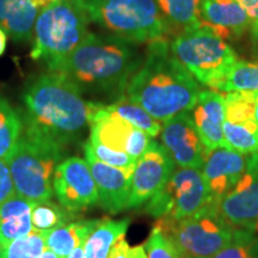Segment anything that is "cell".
<instances>
[{"mask_svg":"<svg viewBox=\"0 0 258 258\" xmlns=\"http://www.w3.org/2000/svg\"><path fill=\"white\" fill-rule=\"evenodd\" d=\"M24 134L62 148L77 143L90 125V104L62 74H42L23 93Z\"/></svg>","mask_w":258,"mask_h":258,"instance_id":"1","label":"cell"},{"mask_svg":"<svg viewBox=\"0 0 258 258\" xmlns=\"http://www.w3.org/2000/svg\"><path fill=\"white\" fill-rule=\"evenodd\" d=\"M127 97L159 122L189 112L200 89L163 38L150 42L146 57L129 80Z\"/></svg>","mask_w":258,"mask_h":258,"instance_id":"2","label":"cell"},{"mask_svg":"<svg viewBox=\"0 0 258 258\" xmlns=\"http://www.w3.org/2000/svg\"><path fill=\"white\" fill-rule=\"evenodd\" d=\"M132 44L90 32L76 49L47 66L50 72L72 80L82 91L121 93L143 63Z\"/></svg>","mask_w":258,"mask_h":258,"instance_id":"3","label":"cell"},{"mask_svg":"<svg viewBox=\"0 0 258 258\" xmlns=\"http://www.w3.org/2000/svg\"><path fill=\"white\" fill-rule=\"evenodd\" d=\"M89 22L85 0H54L38 14L31 59L49 63L66 56L88 37Z\"/></svg>","mask_w":258,"mask_h":258,"instance_id":"4","label":"cell"},{"mask_svg":"<svg viewBox=\"0 0 258 258\" xmlns=\"http://www.w3.org/2000/svg\"><path fill=\"white\" fill-rule=\"evenodd\" d=\"M90 21L131 43L164 37L167 21L157 0H85Z\"/></svg>","mask_w":258,"mask_h":258,"instance_id":"5","label":"cell"},{"mask_svg":"<svg viewBox=\"0 0 258 258\" xmlns=\"http://www.w3.org/2000/svg\"><path fill=\"white\" fill-rule=\"evenodd\" d=\"M156 225L183 258L211 257L231 243L237 233V230L222 219L217 202L213 201L190 217L179 220L158 219Z\"/></svg>","mask_w":258,"mask_h":258,"instance_id":"6","label":"cell"},{"mask_svg":"<svg viewBox=\"0 0 258 258\" xmlns=\"http://www.w3.org/2000/svg\"><path fill=\"white\" fill-rule=\"evenodd\" d=\"M63 152L55 145L22 134L8 160L17 195L34 202L51 200L54 173Z\"/></svg>","mask_w":258,"mask_h":258,"instance_id":"7","label":"cell"},{"mask_svg":"<svg viewBox=\"0 0 258 258\" xmlns=\"http://www.w3.org/2000/svg\"><path fill=\"white\" fill-rule=\"evenodd\" d=\"M177 57L196 82L213 88L237 62L234 50L207 28L183 31L170 43Z\"/></svg>","mask_w":258,"mask_h":258,"instance_id":"8","label":"cell"},{"mask_svg":"<svg viewBox=\"0 0 258 258\" xmlns=\"http://www.w3.org/2000/svg\"><path fill=\"white\" fill-rule=\"evenodd\" d=\"M209 201L201 170L178 167L147 202L145 212L157 219L179 220L200 211Z\"/></svg>","mask_w":258,"mask_h":258,"instance_id":"9","label":"cell"},{"mask_svg":"<svg viewBox=\"0 0 258 258\" xmlns=\"http://www.w3.org/2000/svg\"><path fill=\"white\" fill-rule=\"evenodd\" d=\"M90 139L105 147L129 154L139 159L151 144V137L112 114L105 105L92 103L89 115Z\"/></svg>","mask_w":258,"mask_h":258,"instance_id":"10","label":"cell"},{"mask_svg":"<svg viewBox=\"0 0 258 258\" xmlns=\"http://www.w3.org/2000/svg\"><path fill=\"white\" fill-rule=\"evenodd\" d=\"M222 219L234 230L258 234V156L250 154L239 182L217 203Z\"/></svg>","mask_w":258,"mask_h":258,"instance_id":"11","label":"cell"},{"mask_svg":"<svg viewBox=\"0 0 258 258\" xmlns=\"http://www.w3.org/2000/svg\"><path fill=\"white\" fill-rule=\"evenodd\" d=\"M53 189L60 205L73 214L98 203V191L88 161L79 157H70L57 165Z\"/></svg>","mask_w":258,"mask_h":258,"instance_id":"12","label":"cell"},{"mask_svg":"<svg viewBox=\"0 0 258 258\" xmlns=\"http://www.w3.org/2000/svg\"><path fill=\"white\" fill-rule=\"evenodd\" d=\"M175 166L163 145L151 141L150 146L135 164L128 208H138L150 201L165 185L176 170Z\"/></svg>","mask_w":258,"mask_h":258,"instance_id":"13","label":"cell"},{"mask_svg":"<svg viewBox=\"0 0 258 258\" xmlns=\"http://www.w3.org/2000/svg\"><path fill=\"white\" fill-rule=\"evenodd\" d=\"M160 133L163 146L176 166L202 169L207 152L190 112H183L164 122Z\"/></svg>","mask_w":258,"mask_h":258,"instance_id":"14","label":"cell"},{"mask_svg":"<svg viewBox=\"0 0 258 258\" xmlns=\"http://www.w3.org/2000/svg\"><path fill=\"white\" fill-rule=\"evenodd\" d=\"M249 156L230 147H218L206 156L201 172L209 198L219 202L227 195L246 171Z\"/></svg>","mask_w":258,"mask_h":258,"instance_id":"15","label":"cell"},{"mask_svg":"<svg viewBox=\"0 0 258 258\" xmlns=\"http://www.w3.org/2000/svg\"><path fill=\"white\" fill-rule=\"evenodd\" d=\"M206 152L228 147L224 137L225 97L214 90L200 91L195 105L189 111Z\"/></svg>","mask_w":258,"mask_h":258,"instance_id":"16","label":"cell"},{"mask_svg":"<svg viewBox=\"0 0 258 258\" xmlns=\"http://www.w3.org/2000/svg\"><path fill=\"white\" fill-rule=\"evenodd\" d=\"M86 161L95 179L101 207L112 214L128 209L134 169L109 166L91 157H86Z\"/></svg>","mask_w":258,"mask_h":258,"instance_id":"17","label":"cell"},{"mask_svg":"<svg viewBox=\"0 0 258 258\" xmlns=\"http://www.w3.org/2000/svg\"><path fill=\"white\" fill-rule=\"evenodd\" d=\"M203 28L222 38L240 36L250 28V18L238 0H200Z\"/></svg>","mask_w":258,"mask_h":258,"instance_id":"18","label":"cell"},{"mask_svg":"<svg viewBox=\"0 0 258 258\" xmlns=\"http://www.w3.org/2000/svg\"><path fill=\"white\" fill-rule=\"evenodd\" d=\"M38 10L31 0H0V29L15 42L31 41Z\"/></svg>","mask_w":258,"mask_h":258,"instance_id":"19","label":"cell"},{"mask_svg":"<svg viewBox=\"0 0 258 258\" xmlns=\"http://www.w3.org/2000/svg\"><path fill=\"white\" fill-rule=\"evenodd\" d=\"M36 202L16 195L0 205V245L6 246L32 232L31 212Z\"/></svg>","mask_w":258,"mask_h":258,"instance_id":"20","label":"cell"},{"mask_svg":"<svg viewBox=\"0 0 258 258\" xmlns=\"http://www.w3.org/2000/svg\"><path fill=\"white\" fill-rule=\"evenodd\" d=\"M101 220H79L48 232L46 247L61 258H66L79 244L86 241Z\"/></svg>","mask_w":258,"mask_h":258,"instance_id":"21","label":"cell"},{"mask_svg":"<svg viewBox=\"0 0 258 258\" xmlns=\"http://www.w3.org/2000/svg\"><path fill=\"white\" fill-rule=\"evenodd\" d=\"M129 224L131 220L128 218L120 221L101 220L85 241L84 258H109L116 241L124 237Z\"/></svg>","mask_w":258,"mask_h":258,"instance_id":"22","label":"cell"},{"mask_svg":"<svg viewBox=\"0 0 258 258\" xmlns=\"http://www.w3.org/2000/svg\"><path fill=\"white\" fill-rule=\"evenodd\" d=\"M23 122L5 98L0 97V160H8L23 133Z\"/></svg>","mask_w":258,"mask_h":258,"instance_id":"23","label":"cell"},{"mask_svg":"<svg viewBox=\"0 0 258 258\" xmlns=\"http://www.w3.org/2000/svg\"><path fill=\"white\" fill-rule=\"evenodd\" d=\"M224 137L227 146L237 152L253 154L258 150V123L256 120L227 121L224 123Z\"/></svg>","mask_w":258,"mask_h":258,"instance_id":"24","label":"cell"},{"mask_svg":"<svg viewBox=\"0 0 258 258\" xmlns=\"http://www.w3.org/2000/svg\"><path fill=\"white\" fill-rule=\"evenodd\" d=\"M157 4L165 19L183 28V31L202 27L200 0H157Z\"/></svg>","mask_w":258,"mask_h":258,"instance_id":"25","label":"cell"},{"mask_svg":"<svg viewBox=\"0 0 258 258\" xmlns=\"http://www.w3.org/2000/svg\"><path fill=\"white\" fill-rule=\"evenodd\" d=\"M218 92L258 91V62L237 61L220 82L212 88Z\"/></svg>","mask_w":258,"mask_h":258,"instance_id":"26","label":"cell"},{"mask_svg":"<svg viewBox=\"0 0 258 258\" xmlns=\"http://www.w3.org/2000/svg\"><path fill=\"white\" fill-rule=\"evenodd\" d=\"M106 109L112 114L117 115L122 120L128 122L133 127L140 129L151 138L157 137L161 132L160 122L152 117L148 112L137 103L128 98H121L117 102L106 105Z\"/></svg>","mask_w":258,"mask_h":258,"instance_id":"27","label":"cell"},{"mask_svg":"<svg viewBox=\"0 0 258 258\" xmlns=\"http://www.w3.org/2000/svg\"><path fill=\"white\" fill-rule=\"evenodd\" d=\"M74 218L73 213L67 211L62 206L49 201L36 202L31 212L32 231L50 232L62 227Z\"/></svg>","mask_w":258,"mask_h":258,"instance_id":"28","label":"cell"},{"mask_svg":"<svg viewBox=\"0 0 258 258\" xmlns=\"http://www.w3.org/2000/svg\"><path fill=\"white\" fill-rule=\"evenodd\" d=\"M47 233L32 231L6 246L0 245V258H37L46 247Z\"/></svg>","mask_w":258,"mask_h":258,"instance_id":"29","label":"cell"},{"mask_svg":"<svg viewBox=\"0 0 258 258\" xmlns=\"http://www.w3.org/2000/svg\"><path fill=\"white\" fill-rule=\"evenodd\" d=\"M207 258H258V234L237 230L231 243Z\"/></svg>","mask_w":258,"mask_h":258,"instance_id":"30","label":"cell"},{"mask_svg":"<svg viewBox=\"0 0 258 258\" xmlns=\"http://www.w3.org/2000/svg\"><path fill=\"white\" fill-rule=\"evenodd\" d=\"M85 156L91 157L93 159L101 161L109 166L118 167V169H134L137 160L127 153L118 152L111 148L105 147L98 141L89 139L85 144Z\"/></svg>","mask_w":258,"mask_h":258,"instance_id":"31","label":"cell"},{"mask_svg":"<svg viewBox=\"0 0 258 258\" xmlns=\"http://www.w3.org/2000/svg\"><path fill=\"white\" fill-rule=\"evenodd\" d=\"M147 258H183L169 238L154 225L150 237L144 244Z\"/></svg>","mask_w":258,"mask_h":258,"instance_id":"32","label":"cell"},{"mask_svg":"<svg viewBox=\"0 0 258 258\" xmlns=\"http://www.w3.org/2000/svg\"><path fill=\"white\" fill-rule=\"evenodd\" d=\"M109 258H147V254L144 245L131 246L124 237H121L111 249Z\"/></svg>","mask_w":258,"mask_h":258,"instance_id":"33","label":"cell"},{"mask_svg":"<svg viewBox=\"0 0 258 258\" xmlns=\"http://www.w3.org/2000/svg\"><path fill=\"white\" fill-rule=\"evenodd\" d=\"M17 195L8 163L0 160V205Z\"/></svg>","mask_w":258,"mask_h":258,"instance_id":"34","label":"cell"},{"mask_svg":"<svg viewBox=\"0 0 258 258\" xmlns=\"http://www.w3.org/2000/svg\"><path fill=\"white\" fill-rule=\"evenodd\" d=\"M250 18V30L253 40L258 42V0H238Z\"/></svg>","mask_w":258,"mask_h":258,"instance_id":"35","label":"cell"},{"mask_svg":"<svg viewBox=\"0 0 258 258\" xmlns=\"http://www.w3.org/2000/svg\"><path fill=\"white\" fill-rule=\"evenodd\" d=\"M84 247H85V241L79 244L66 258H84Z\"/></svg>","mask_w":258,"mask_h":258,"instance_id":"36","label":"cell"},{"mask_svg":"<svg viewBox=\"0 0 258 258\" xmlns=\"http://www.w3.org/2000/svg\"><path fill=\"white\" fill-rule=\"evenodd\" d=\"M6 42H8V35L5 34L3 29H0V56L4 54L6 49Z\"/></svg>","mask_w":258,"mask_h":258,"instance_id":"37","label":"cell"},{"mask_svg":"<svg viewBox=\"0 0 258 258\" xmlns=\"http://www.w3.org/2000/svg\"><path fill=\"white\" fill-rule=\"evenodd\" d=\"M31 2L34 3V4L36 5L38 9H44V8H47L49 4H51L54 0H31Z\"/></svg>","mask_w":258,"mask_h":258,"instance_id":"38","label":"cell"},{"mask_svg":"<svg viewBox=\"0 0 258 258\" xmlns=\"http://www.w3.org/2000/svg\"><path fill=\"white\" fill-rule=\"evenodd\" d=\"M253 97V106H254V118L258 123V91H251Z\"/></svg>","mask_w":258,"mask_h":258,"instance_id":"39","label":"cell"},{"mask_svg":"<svg viewBox=\"0 0 258 258\" xmlns=\"http://www.w3.org/2000/svg\"><path fill=\"white\" fill-rule=\"evenodd\" d=\"M37 258H61V257L57 256L56 253H54L53 251H50V250H48V249H44L43 252H42Z\"/></svg>","mask_w":258,"mask_h":258,"instance_id":"40","label":"cell"},{"mask_svg":"<svg viewBox=\"0 0 258 258\" xmlns=\"http://www.w3.org/2000/svg\"><path fill=\"white\" fill-rule=\"evenodd\" d=\"M256 153H257V156H258V150H257V152H256Z\"/></svg>","mask_w":258,"mask_h":258,"instance_id":"41","label":"cell"}]
</instances>
